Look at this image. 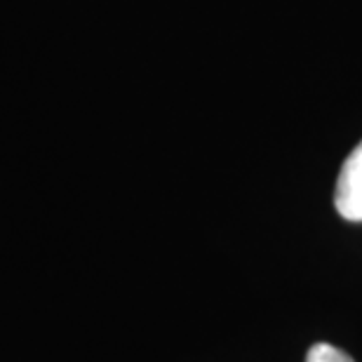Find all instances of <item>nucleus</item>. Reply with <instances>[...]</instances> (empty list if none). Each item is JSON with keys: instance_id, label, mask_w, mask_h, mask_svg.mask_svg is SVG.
I'll return each mask as SVG.
<instances>
[{"instance_id": "1", "label": "nucleus", "mask_w": 362, "mask_h": 362, "mask_svg": "<svg viewBox=\"0 0 362 362\" xmlns=\"http://www.w3.org/2000/svg\"><path fill=\"white\" fill-rule=\"evenodd\" d=\"M337 212L349 221H362V144L346 158L337 179Z\"/></svg>"}, {"instance_id": "2", "label": "nucleus", "mask_w": 362, "mask_h": 362, "mask_svg": "<svg viewBox=\"0 0 362 362\" xmlns=\"http://www.w3.org/2000/svg\"><path fill=\"white\" fill-rule=\"evenodd\" d=\"M306 362H356L349 353H344L341 349H334L329 344H315L308 351Z\"/></svg>"}]
</instances>
